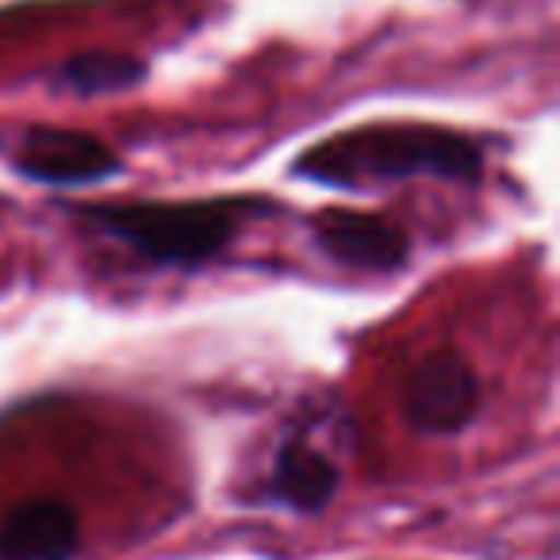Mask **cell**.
Here are the masks:
<instances>
[{
    "label": "cell",
    "instance_id": "1",
    "mask_svg": "<svg viewBox=\"0 0 560 560\" xmlns=\"http://www.w3.org/2000/svg\"><path fill=\"white\" fill-rule=\"evenodd\" d=\"M483 170V150L472 139L427 124H376L342 131L296 158V177L330 188H361L373 180L399 177H445L476 180Z\"/></svg>",
    "mask_w": 560,
    "mask_h": 560
},
{
    "label": "cell",
    "instance_id": "2",
    "mask_svg": "<svg viewBox=\"0 0 560 560\" xmlns=\"http://www.w3.org/2000/svg\"><path fill=\"white\" fill-rule=\"evenodd\" d=\"M254 211V200L119 203V208H89V219L112 238L127 242L147 261L200 265L219 254Z\"/></svg>",
    "mask_w": 560,
    "mask_h": 560
},
{
    "label": "cell",
    "instance_id": "3",
    "mask_svg": "<svg viewBox=\"0 0 560 560\" xmlns=\"http://www.w3.org/2000/svg\"><path fill=\"white\" fill-rule=\"evenodd\" d=\"M480 411V381L453 350L430 353L404 384V415L419 434H457Z\"/></svg>",
    "mask_w": 560,
    "mask_h": 560
},
{
    "label": "cell",
    "instance_id": "4",
    "mask_svg": "<svg viewBox=\"0 0 560 560\" xmlns=\"http://www.w3.org/2000/svg\"><path fill=\"white\" fill-rule=\"evenodd\" d=\"M16 170L27 180H39V185L78 188L116 177L119 158L96 135L66 131V127H32L20 142Z\"/></svg>",
    "mask_w": 560,
    "mask_h": 560
},
{
    "label": "cell",
    "instance_id": "5",
    "mask_svg": "<svg viewBox=\"0 0 560 560\" xmlns=\"http://www.w3.org/2000/svg\"><path fill=\"white\" fill-rule=\"evenodd\" d=\"M78 545V511L62 499H27L0 522V560H73Z\"/></svg>",
    "mask_w": 560,
    "mask_h": 560
},
{
    "label": "cell",
    "instance_id": "6",
    "mask_svg": "<svg viewBox=\"0 0 560 560\" xmlns=\"http://www.w3.org/2000/svg\"><path fill=\"white\" fill-rule=\"evenodd\" d=\"M315 242L327 257L358 269H399L411 254V238L396 223L361 211H327L315 223Z\"/></svg>",
    "mask_w": 560,
    "mask_h": 560
},
{
    "label": "cell",
    "instance_id": "7",
    "mask_svg": "<svg viewBox=\"0 0 560 560\" xmlns=\"http://www.w3.org/2000/svg\"><path fill=\"white\" fill-rule=\"evenodd\" d=\"M338 468L330 457H323L319 450L304 442H289L280 445L277 460H272V476L269 488L280 503L296 506V511H323V506L335 499L338 491Z\"/></svg>",
    "mask_w": 560,
    "mask_h": 560
},
{
    "label": "cell",
    "instance_id": "8",
    "mask_svg": "<svg viewBox=\"0 0 560 560\" xmlns=\"http://www.w3.org/2000/svg\"><path fill=\"white\" fill-rule=\"evenodd\" d=\"M58 81L78 96H112L139 89L147 81V62L135 55H116V50H89V55L70 58L58 70Z\"/></svg>",
    "mask_w": 560,
    "mask_h": 560
}]
</instances>
